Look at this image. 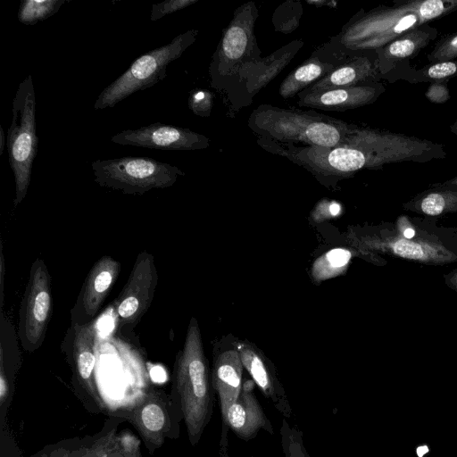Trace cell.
<instances>
[{"label":"cell","instance_id":"cell-39","mask_svg":"<svg viewBox=\"0 0 457 457\" xmlns=\"http://www.w3.org/2000/svg\"><path fill=\"white\" fill-rule=\"evenodd\" d=\"M5 145V136L3 128L0 126V155L3 154Z\"/></svg>","mask_w":457,"mask_h":457},{"label":"cell","instance_id":"cell-18","mask_svg":"<svg viewBox=\"0 0 457 457\" xmlns=\"http://www.w3.org/2000/svg\"><path fill=\"white\" fill-rule=\"evenodd\" d=\"M243 369L236 345L215 352L211 376L212 386L219 396L221 428H229L227 422V412L241 392Z\"/></svg>","mask_w":457,"mask_h":457},{"label":"cell","instance_id":"cell-16","mask_svg":"<svg viewBox=\"0 0 457 457\" xmlns=\"http://www.w3.org/2000/svg\"><path fill=\"white\" fill-rule=\"evenodd\" d=\"M255 385L252 378L243 379L241 392L227 412L229 428L245 441L254 438L261 429L274 435L272 424L254 394Z\"/></svg>","mask_w":457,"mask_h":457},{"label":"cell","instance_id":"cell-5","mask_svg":"<svg viewBox=\"0 0 457 457\" xmlns=\"http://www.w3.org/2000/svg\"><path fill=\"white\" fill-rule=\"evenodd\" d=\"M248 127L280 144L337 147L349 144L357 126L313 111L262 104L251 113Z\"/></svg>","mask_w":457,"mask_h":457},{"label":"cell","instance_id":"cell-34","mask_svg":"<svg viewBox=\"0 0 457 457\" xmlns=\"http://www.w3.org/2000/svg\"><path fill=\"white\" fill-rule=\"evenodd\" d=\"M68 449L62 445H57L56 447H50L48 449H45L39 453L36 454L34 457H62V455Z\"/></svg>","mask_w":457,"mask_h":457},{"label":"cell","instance_id":"cell-9","mask_svg":"<svg viewBox=\"0 0 457 457\" xmlns=\"http://www.w3.org/2000/svg\"><path fill=\"white\" fill-rule=\"evenodd\" d=\"M94 180L100 187L126 195H143L171 187L185 172L177 166L149 157L126 156L91 163Z\"/></svg>","mask_w":457,"mask_h":457},{"label":"cell","instance_id":"cell-19","mask_svg":"<svg viewBox=\"0 0 457 457\" xmlns=\"http://www.w3.org/2000/svg\"><path fill=\"white\" fill-rule=\"evenodd\" d=\"M385 91L375 82L313 93H299L297 105L323 111L345 112L374 103Z\"/></svg>","mask_w":457,"mask_h":457},{"label":"cell","instance_id":"cell-13","mask_svg":"<svg viewBox=\"0 0 457 457\" xmlns=\"http://www.w3.org/2000/svg\"><path fill=\"white\" fill-rule=\"evenodd\" d=\"M96 337L95 320L85 325L71 323L62 341L61 350L70 364L74 386L93 403L94 408L104 411L106 407L99 394L95 373Z\"/></svg>","mask_w":457,"mask_h":457},{"label":"cell","instance_id":"cell-6","mask_svg":"<svg viewBox=\"0 0 457 457\" xmlns=\"http://www.w3.org/2000/svg\"><path fill=\"white\" fill-rule=\"evenodd\" d=\"M258 17L255 4L249 1L234 12L210 63L212 87L228 90L245 82L252 70L262 60L254 36Z\"/></svg>","mask_w":457,"mask_h":457},{"label":"cell","instance_id":"cell-20","mask_svg":"<svg viewBox=\"0 0 457 457\" xmlns=\"http://www.w3.org/2000/svg\"><path fill=\"white\" fill-rule=\"evenodd\" d=\"M381 78L377 54L366 52L355 54L328 75L301 93L320 92L377 82Z\"/></svg>","mask_w":457,"mask_h":457},{"label":"cell","instance_id":"cell-15","mask_svg":"<svg viewBox=\"0 0 457 457\" xmlns=\"http://www.w3.org/2000/svg\"><path fill=\"white\" fill-rule=\"evenodd\" d=\"M120 270V262L109 255L94 263L71 309V323L85 325L95 320Z\"/></svg>","mask_w":457,"mask_h":457},{"label":"cell","instance_id":"cell-1","mask_svg":"<svg viewBox=\"0 0 457 457\" xmlns=\"http://www.w3.org/2000/svg\"><path fill=\"white\" fill-rule=\"evenodd\" d=\"M266 151L306 169L320 182L336 185L362 169L403 161H428L444 155L442 146L403 135L357 127L348 145L337 147L299 146L259 137Z\"/></svg>","mask_w":457,"mask_h":457},{"label":"cell","instance_id":"cell-14","mask_svg":"<svg viewBox=\"0 0 457 457\" xmlns=\"http://www.w3.org/2000/svg\"><path fill=\"white\" fill-rule=\"evenodd\" d=\"M111 141L122 145L161 150H203L210 145L209 138L202 134L161 122L123 130L112 136Z\"/></svg>","mask_w":457,"mask_h":457},{"label":"cell","instance_id":"cell-33","mask_svg":"<svg viewBox=\"0 0 457 457\" xmlns=\"http://www.w3.org/2000/svg\"><path fill=\"white\" fill-rule=\"evenodd\" d=\"M341 212V207L337 203H328L317 206L312 216L317 220L337 217Z\"/></svg>","mask_w":457,"mask_h":457},{"label":"cell","instance_id":"cell-37","mask_svg":"<svg viewBox=\"0 0 457 457\" xmlns=\"http://www.w3.org/2000/svg\"><path fill=\"white\" fill-rule=\"evenodd\" d=\"M445 285L457 293V267L444 275Z\"/></svg>","mask_w":457,"mask_h":457},{"label":"cell","instance_id":"cell-41","mask_svg":"<svg viewBox=\"0 0 457 457\" xmlns=\"http://www.w3.org/2000/svg\"><path fill=\"white\" fill-rule=\"evenodd\" d=\"M451 131L457 136V120L451 126Z\"/></svg>","mask_w":457,"mask_h":457},{"label":"cell","instance_id":"cell-36","mask_svg":"<svg viewBox=\"0 0 457 457\" xmlns=\"http://www.w3.org/2000/svg\"><path fill=\"white\" fill-rule=\"evenodd\" d=\"M1 251H0V290H1V308L4 306V273H5V266H4V258L3 253L2 243L0 244Z\"/></svg>","mask_w":457,"mask_h":457},{"label":"cell","instance_id":"cell-7","mask_svg":"<svg viewBox=\"0 0 457 457\" xmlns=\"http://www.w3.org/2000/svg\"><path fill=\"white\" fill-rule=\"evenodd\" d=\"M12 111L6 145L10 167L14 175L13 205L16 207L27 195L32 164L37 153L36 93L30 74L20 83L12 99Z\"/></svg>","mask_w":457,"mask_h":457},{"label":"cell","instance_id":"cell-31","mask_svg":"<svg viewBox=\"0 0 457 457\" xmlns=\"http://www.w3.org/2000/svg\"><path fill=\"white\" fill-rule=\"evenodd\" d=\"M187 104L194 114L207 117L212 110V96L206 90H193L190 92Z\"/></svg>","mask_w":457,"mask_h":457},{"label":"cell","instance_id":"cell-25","mask_svg":"<svg viewBox=\"0 0 457 457\" xmlns=\"http://www.w3.org/2000/svg\"><path fill=\"white\" fill-rule=\"evenodd\" d=\"M69 0H23L18 10V20L25 25H34L55 14Z\"/></svg>","mask_w":457,"mask_h":457},{"label":"cell","instance_id":"cell-12","mask_svg":"<svg viewBox=\"0 0 457 457\" xmlns=\"http://www.w3.org/2000/svg\"><path fill=\"white\" fill-rule=\"evenodd\" d=\"M53 312L52 278L45 261L32 263L21 302L17 333L22 349L29 353L44 343Z\"/></svg>","mask_w":457,"mask_h":457},{"label":"cell","instance_id":"cell-24","mask_svg":"<svg viewBox=\"0 0 457 457\" xmlns=\"http://www.w3.org/2000/svg\"><path fill=\"white\" fill-rule=\"evenodd\" d=\"M353 253L346 248H334L320 255L312 264V277L320 282L344 273Z\"/></svg>","mask_w":457,"mask_h":457},{"label":"cell","instance_id":"cell-35","mask_svg":"<svg viewBox=\"0 0 457 457\" xmlns=\"http://www.w3.org/2000/svg\"><path fill=\"white\" fill-rule=\"evenodd\" d=\"M90 442L81 443L75 448L68 449L62 457H82Z\"/></svg>","mask_w":457,"mask_h":457},{"label":"cell","instance_id":"cell-22","mask_svg":"<svg viewBox=\"0 0 457 457\" xmlns=\"http://www.w3.org/2000/svg\"><path fill=\"white\" fill-rule=\"evenodd\" d=\"M436 34L437 31L435 28L425 24L404 33L376 50L377 63L381 77L391 69L395 62L416 55L436 37Z\"/></svg>","mask_w":457,"mask_h":457},{"label":"cell","instance_id":"cell-4","mask_svg":"<svg viewBox=\"0 0 457 457\" xmlns=\"http://www.w3.org/2000/svg\"><path fill=\"white\" fill-rule=\"evenodd\" d=\"M354 243L362 251L426 265L457 262V227L439 224L435 217L425 216L418 236L411 239L403 237L393 222H385L356 232Z\"/></svg>","mask_w":457,"mask_h":457},{"label":"cell","instance_id":"cell-26","mask_svg":"<svg viewBox=\"0 0 457 457\" xmlns=\"http://www.w3.org/2000/svg\"><path fill=\"white\" fill-rule=\"evenodd\" d=\"M118 422L105 424L103 431L95 436L82 457H120L116 444Z\"/></svg>","mask_w":457,"mask_h":457},{"label":"cell","instance_id":"cell-3","mask_svg":"<svg viewBox=\"0 0 457 457\" xmlns=\"http://www.w3.org/2000/svg\"><path fill=\"white\" fill-rule=\"evenodd\" d=\"M178 400L191 445L198 444L211 421L214 388L198 322L192 317L182 349L178 352L170 392Z\"/></svg>","mask_w":457,"mask_h":457},{"label":"cell","instance_id":"cell-32","mask_svg":"<svg viewBox=\"0 0 457 457\" xmlns=\"http://www.w3.org/2000/svg\"><path fill=\"white\" fill-rule=\"evenodd\" d=\"M198 0H165L152 5L150 21H156L161 18L184 9Z\"/></svg>","mask_w":457,"mask_h":457},{"label":"cell","instance_id":"cell-30","mask_svg":"<svg viewBox=\"0 0 457 457\" xmlns=\"http://www.w3.org/2000/svg\"><path fill=\"white\" fill-rule=\"evenodd\" d=\"M120 457H142L139 438L129 429H124L116 436Z\"/></svg>","mask_w":457,"mask_h":457},{"label":"cell","instance_id":"cell-8","mask_svg":"<svg viewBox=\"0 0 457 457\" xmlns=\"http://www.w3.org/2000/svg\"><path fill=\"white\" fill-rule=\"evenodd\" d=\"M197 29H189L176 36L170 43L139 56L129 68L107 86L98 96L94 108L114 107L133 93L151 87L166 78L167 66L196 39Z\"/></svg>","mask_w":457,"mask_h":457},{"label":"cell","instance_id":"cell-40","mask_svg":"<svg viewBox=\"0 0 457 457\" xmlns=\"http://www.w3.org/2000/svg\"><path fill=\"white\" fill-rule=\"evenodd\" d=\"M440 185H443V186H453V187H457V176L451 179H448L443 183H439Z\"/></svg>","mask_w":457,"mask_h":457},{"label":"cell","instance_id":"cell-38","mask_svg":"<svg viewBox=\"0 0 457 457\" xmlns=\"http://www.w3.org/2000/svg\"><path fill=\"white\" fill-rule=\"evenodd\" d=\"M228 434L220 435L219 444V457H228Z\"/></svg>","mask_w":457,"mask_h":457},{"label":"cell","instance_id":"cell-10","mask_svg":"<svg viewBox=\"0 0 457 457\" xmlns=\"http://www.w3.org/2000/svg\"><path fill=\"white\" fill-rule=\"evenodd\" d=\"M128 420L138 432L148 453L154 454L167 439L179 436L183 413L170 393L149 387L130 409L113 414Z\"/></svg>","mask_w":457,"mask_h":457},{"label":"cell","instance_id":"cell-21","mask_svg":"<svg viewBox=\"0 0 457 457\" xmlns=\"http://www.w3.org/2000/svg\"><path fill=\"white\" fill-rule=\"evenodd\" d=\"M337 50L332 57L323 60L318 52L307 59L302 65L291 71L279 87V96L287 100L307 89L354 55L342 54Z\"/></svg>","mask_w":457,"mask_h":457},{"label":"cell","instance_id":"cell-28","mask_svg":"<svg viewBox=\"0 0 457 457\" xmlns=\"http://www.w3.org/2000/svg\"><path fill=\"white\" fill-rule=\"evenodd\" d=\"M432 63L453 61L457 59V33L442 37L428 54Z\"/></svg>","mask_w":457,"mask_h":457},{"label":"cell","instance_id":"cell-17","mask_svg":"<svg viewBox=\"0 0 457 457\" xmlns=\"http://www.w3.org/2000/svg\"><path fill=\"white\" fill-rule=\"evenodd\" d=\"M235 345L244 368L248 371L264 397L284 417L292 418L293 411L289 400L277 378L274 367L252 345L239 342Z\"/></svg>","mask_w":457,"mask_h":457},{"label":"cell","instance_id":"cell-11","mask_svg":"<svg viewBox=\"0 0 457 457\" xmlns=\"http://www.w3.org/2000/svg\"><path fill=\"white\" fill-rule=\"evenodd\" d=\"M158 284L157 268L153 254L138 253L129 278L112 303L114 332L123 339L136 342L135 328L151 306Z\"/></svg>","mask_w":457,"mask_h":457},{"label":"cell","instance_id":"cell-2","mask_svg":"<svg viewBox=\"0 0 457 457\" xmlns=\"http://www.w3.org/2000/svg\"><path fill=\"white\" fill-rule=\"evenodd\" d=\"M457 9V0H412L379 7L351 21L332 39L333 46L347 55L376 50L404 33Z\"/></svg>","mask_w":457,"mask_h":457},{"label":"cell","instance_id":"cell-27","mask_svg":"<svg viewBox=\"0 0 457 457\" xmlns=\"http://www.w3.org/2000/svg\"><path fill=\"white\" fill-rule=\"evenodd\" d=\"M280 434L285 457H309L302 432L296 428L290 427L286 419L283 420Z\"/></svg>","mask_w":457,"mask_h":457},{"label":"cell","instance_id":"cell-23","mask_svg":"<svg viewBox=\"0 0 457 457\" xmlns=\"http://www.w3.org/2000/svg\"><path fill=\"white\" fill-rule=\"evenodd\" d=\"M406 211L437 217L457 212V187L435 184L403 204Z\"/></svg>","mask_w":457,"mask_h":457},{"label":"cell","instance_id":"cell-29","mask_svg":"<svg viewBox=\"0 0 457 457\" xmlns=\"http://www.w3.org/2000/svg\"><path fill=\"white\" fill-rule=\"evenodd\" d=\"M421 75L416 81L442 80L457 75V59L453 61L433 63L430 66L418 71L417 75Z\"/></svg>","mask_w":457,"mask_h":457}]
</instances>
